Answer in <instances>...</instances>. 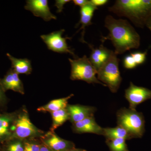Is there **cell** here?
<instances>
[{"label":"cell","mask_w":151,"mask_h":151,"mask_svg":"<svg viewBox=\"0 0 151 151\" xmlns=\"http://www.w3.org/2000/svg\"><path fill=\"white\" fill-rule=\"evenodd\" d=\"M105 27L109 30V34L103 38V42L111 40L117 55L139 46V36L127 20L116 19L108 15L105 19Z\"/></svg>","instance_id":"cell-1"},{"label":"cell","mask_w":151,"mask_h":151,"mask_svg":"<svg viewBox=\"0 0 151 151\" xmlns=\"http://www.w3.org/2000/svg\"><path fill=\"white\" fill-rule=\"evenodd\" d=\"M108 9L141 27L151 17V0H117Z\"/></svg>","instance_id":"cell-2"},{"label":"cell","mask_w":151,"mask_h":151,"mask_svg":"<svg viewBox=\"0 0 151 151\" xmlns=\"http://www.w3.org/2000/svg\"><path fill=\"white\" fill-rule=\"evenodd\" d=\"M118 126L123 127L132 138H140L145 132V122L141 113L136 110L123 108L117 113Z\"/></svg>","instance_id":"cell-3"},{"label":"cell","mask_w":151,"mask_h":151,"mask_svg":"<svg viewBox=\"0 0 151 151\" xmlns=\"http://www.w3.org/2000/svg\"><path fill=\"white\" fill-rule=\"evenodd\" d=\"M120 60L114 51L110 58L97 70V78L108 86L113 93H116L121 85L122 77L119 69Z\"/></svg>","instance_id":"cell-4"},{"label":"cell","mask_w":151,"mask_h":151,"mask_svg":"<svg viewBox=\"0 0 151 151\" xmlns=\"http://www.w3.org/2000/svg\"><path fill=\"white\" fill-rule=\"evenodd\" d=\"M71 65L70 78L72 80H82L87 83H96L106 86L98 80L96 75L97 70L86 55L81 58L68 59Z\"/></svg>","instance_id":"cell-5"},{"label":"cell","mask_w":151,"mask_h":151,"mask_svg":"<svg viewBox=\"0 0 151 151\" xmlns=\"http://www.w3.org/2000/svg\"><path fill=\"white\" fill-rule=\"evenodd\" d=\"M44 132L38 129L31 122L28 113L26 109L17 116L14 124L13 138L23 140L28 138L42 137Z\"/></svg>","instance_id":"cell-6"},{"label":"cell","mask_w":151,"mask_h":151,"mask_svg":"<svg viewBox=\"0 0 151 151\" xmlns=\"http://www.w3.org/2000/svg\"><path fill=\"white\" fill-rule=\"evenodd\" d=\"M65 30L62 29L58 31L54 32L48 35L40 36V37L48 47V49L58 53H69L74 57L75 59L78 58L74 52L68 45L66 40L67 37H63V34Z\"/></svg>","instance_id":"cell-7"},{"label":"cell","mask_w":151,"mask_h":151,"mask_svg":"<svg viewBox=\"0 0 151 151\" xmlns=\"http://www.w3.org/2000/svg\"><path fill=\"white\" fill-rule=\"evenodd\" d=\"M125 97L129 103L130 109L136 110L138 105L151 98V90L136 86L132 82L125 90Z\"/></svg>","instance_id":"cell-8"},{"label":"cell","mask_w":151,"mask_h":151,"mask_svg":"<svg viewBox=\"0 0 151 151\" xmlns=\"http://www.w3.org/2000/svg\"><path fill=\"white\" fill-rule=\"evenodd\" d=\"M24 8L46 22L57 19L56 17L50 12L47 0H27Z\"/></svg>","instance_id":"cell-9"},{"label":"cell","mask_w":151,"mask_h":151,"mask_svg":"<svg viewBox=\"0 0 151 151\" xmlns=\"http://www.w3.org/2000/svg\"><path fill=\"white\" fill-rule=\"evenodd\" d=\"M44 145L53 151H68L75 147L74 143L60 137L50 131L41 137Z\"/></svg>","instance_id":"cell-10"},{"label":"cell","mask_w":151,"mask_h":151,"mask_svg":"<svg viewBox=\"0 0 151 151\" xmlns=\"http://www.w3.org/2000/svg\"><path fill=\"white\" fill-rule=\"evenodd\" d=\"M66 108L69 114V120L72 124L94 116L97 111L95 107L80 105L68 104Z\"/></svg>","instance_id":"cell-11"},{"label":"cell","mask_w":151,"mask_h":151,"mask_svg":"<svg viewBox=\"0 0 151 151\" xmlns=\"http://www.w3.org/2000/svg\"><path fill=\"white\" fill-rule=\"evenodd\" d=\"M72 128L73 132L77 134L92 133L103 135V128L96 123L94 116L73 124Z\"/></svg>","instance_id":"cell-12"},{"label":"cell","mask_w":151,"mask_h":151,"mask_svg":"<svg viewBox=\"0 0 151 151\" xmlns=\"http://www.w3.org/2000/svg\"><path fill=\"white\" fill-rule=\"evenodd\" d=\"M103 44L97 48H94L93 46L88 44L92 50L89 60L97 70L110 58L113 51L105 47L103 45Z\"/></svg>","instance_id":"cell-13"},{"label":"cell","mask_w":151,"mask_h":151,"mask_svg":"<svg viewBox=\"0 0 151 151\" xmlns=\"http://www.w3.org/2000/svg\"><path fill=\"white\" fill-rule=\"evenodd\" d=\"M4 89L13 90L21 94H24L23 84L19 78L18 74L10 69L3 78L1 82Z\"/></svg>","instance_id":"cell-14"},{"label":"cell","mask_w":151,"mask_h":151,"mask_svg":"<svg viewBox=\"0 0 151 151\" xmlns=\"http://www.w3.org/2000/svg\"><path fill=\"white\" fill-rule=\"evenodd\" d=\"M97 7L92 6L90 2L86 6L81 8L80 10V19L76 27L78 26L79 24H81V27L79 30L82 29V35L81 40L82 42L88 44L84 40V33H85V28L86 27L92 24V19L95 11L97 10Z\"/></svg>","instance_id":"cell-15"},{"label":"cell","mask_w":151,"mask_h":151,"mask_svg":"<svg viewBox=\"0 0 151 151\" xmlns=\"http://www.w3.org/2000/svg\"><path fill=\"white\" fill-rule=\"evenodd\" d=\"M16 118L11 115H0V141L4 140L12 135Z\"/></svg>","instance_id":"cell-16"},{"label":"cell","mask_w":151,"mask_h":151,"mask_svg":"<svg viewBox=\"0 0 151 151\" xmlns=\"http://www.w3.org/2000/svg\"><path fill=\"white\" fill-rule=\"evenodd\" d=\"M7 56L12 63L13 70L18 74H30L32 71L31 63L27 58H17L7 53Z\"/></svg>","instance_id":"cell-17"},{"label":"cell","mask_w":151,"mask_h":151,"mask_svg":"<svg viewBox=\"0 0 151 151\" xmlns=\"http://www.w3.org/2000/svg\"><path fill=\"white\" fill-rule=\"evenodd\" d=\"M73 95V94H71L67 97L51 100L46 105L38 108L37 110L40 112H48L51 113L55 111L65 109L68 105V100Z\"/></svg>","instance_id":"cell-18"},{"label":"cell","mask_w":151,"mask_h":151,"mask_svg":"<svg viewBox=\"0 0 151 151\" xmlns=\"http://www.w3.org/2000/svg\"><path fill=\"white\" fill-rule=\"evenodd\" d=\"M106 139L123 138L126 140L132 139L131 135L123 127L118 126L115 128H103V135Z\"/></svg>","instance_id":"cell-19"},{"label":"cell","mask_w":151,"mask_h":151,"mask_svg":"<svg viewBox=\"0 0 151 151\" xmlns=\"http://www.w3.org/2000/svg\"><path fill=\"white\" fill-rule=\"evenodd\" d=\"M52 124L50 131L54 132L58 127L69 120V116L66 108L61 109L51 113Z\"/></svg>","instance_id":"cell-20"},{"label":"cell","mask_w":151,"mask_h":151,"mask_svg":"<svg viewBox=\"0 0 151 151\" xmlns=\"http://www.w3.org/2000/svg\"><path fill=\"white\" fill-rule=\"evenodd\" d=\"M126 140L123 138H116L106 139V142L110 151H129Z\"/></svg>","instance_id":"cell-21"},{"label":"cell","mask_w":151,"mask_h":151,"mask_svg":"<svg viewBox=\"0 0 151 151\" xmlns=\"http://www.w3.org/2000/svg\"><path fill=\"white\" fill-rule=\"evenodd\" d=\"M21 140L17 139L11 142L7 146L6 151H24V143Z\"/></svg>","instance_id":"cell-22"},{"label":"cell","mask_w":151,"mask_h":151,"mask_svg":"<svg viewBox=\"0 0 151 151\" xmlns=\"http://www.w3.org/2000/svg\"><path fill=\"white\" fill-rule=\"evenodd\" d=\"M131 55L134 58L135 63L137 65H140L142 64L145 62L146 60L147 52H137L131 53Z\"/></svg>","instance_id":"cell-23"},{"label":"cell","mask_w":151,"mask_h":151,"mask_svg":"<svg viewBox=\"0 0 151 151\" xmlns=\"http://www.w3.org/2000/svg\"><path fill=\"white\" fill-rule=\"evenodd\" d=\"M42 145L33 141H29L24 143V151H39Z\"/></svg>","instance_id":"cell-24"},{"label":"cell","mask_w":151,"mask_h":151,"mask_svg":"<svg viewBox=\"0 0 151 151\" xmlns=\"http://www.w3.org/2000/svg\"><path fill=\"white\" fill-rule=\"evenodd\" d=\"M124 65L125 68L128 69H134L137 67V65L134 58L131 55L125 57L124 60Z\"/></svg>","instance_id":"cell-25"},{"label":"cell","mask_w":151,"mask_h":151,"mask_svg":"<svg viewBox=\"0 0 151 151\" xmlns=\"http://www.w3.org/2000/svg\"><path fill=\"white\" fill-rule=\"evenodd\" d=\"M71 1L70 0H57L55 1V6L58 9L57 12L60 13L64 9V6L68 3L70 2Z\"/></svg>","instance_id":"cell-26"},{"label":"cell","mask_w":151,"mask_h":151,"mask_svg":"<svg viewBox=\"0 0 151 151\" xmlns=\"http://www.w3.org/2000/svg\"><path fill=\"white\" fill-rule=\"evenodd\" d=\"M108 1L107 0H90L89 2L91 4L94 6L97 7L100 6L105 5L107 3H108Z\"/></svg>","instance_id":"cell-27"},{"label":"cell","mask_w":151,"mask_h":151,"mask_svg":"<svg viewBox=\"0 0 151 151\" xmlns=\"http://www.w3.org/2000/svg\"><path fill=\"white\" fill-rule=\"evenodd\" d=\"M72 2L76 6H78L81 8L89 3V0H73Z\"/></svg>","instance_id":"cell-28"},{"label":"cell","mask_w":151,"mask_h":151,"mask_svg":"<svg viewBox=\"0 0 151 151\" xmlns=\"http://www.w3.org/2000/svg\"><path fill=\"white\" fill-rule=\"evenodd\" d=\"M4 89H3L1 83L0 82V102L4 99Z\"/></svg>","instance_id":"cell-29"},{"label":"cell","mask_w":151,"mask_h":151,"mask_svg":"<svg viewBox=\"0 0 151 151\" xmlns=\"http://www.w3.org/2000/svg\"><path fill=\"white\" fill-rule=\"evenodd\" d=\"M39 151H53L51 149H50L47 146L44 144H42L41 147Z\"/></svg>","instance_id":"cell-30"},{"label":"cell","mask_w":151,"mask_h":151,"mask_svg":"<svg viewBox=\"0 0 151 151\" xmlns=\"http://www.w3.org/2000/svg\"><path fill=\"white\" fill-rule=\"evenodd\" d=\"M146 25L149 28V29L151 31V17L148 20L147 23L146 24Z\"/></svg>","instance_id":"cell-31"},{"label":"cell","mask_w":151,"mask_h":151,"mask_svg":"<svg viewBox=\"0 0 151 151\" xmlns=\"http://www.w3.org/2000/svg\"><path fill=\"white\" fill-rule=\"evenodd\" d=\"M68 151H87L85 150L81 149H77L75 147L73 148L70 149V150Z\"/></svg>","instance_id":"cell-32"}]
</instances>
